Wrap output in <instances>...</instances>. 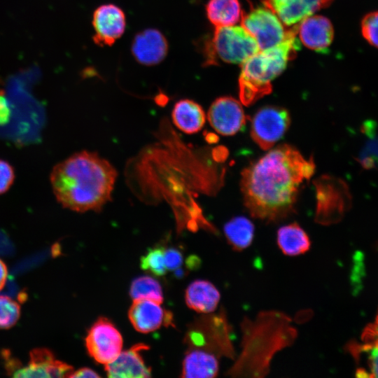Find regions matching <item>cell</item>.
Wrapping results in <instances>:
<instances>
[{"instance_id":"obj_10","label":"cell","mask_w":378,"mask_h":378,"mask_svg":"<svg viewBox=\"0 0 378 378\" xmlns=\"http://www.w3.org/2000/svg\"><path fill=\"white\" fill-rule=\"evenodd\" d=\"M89 355L102 364L113 362L122 351L120 332L107 318L99 317L89 329L85 340Z\"/></svg>"},{"instance_id":"obj_21","label":"cell","mask_w":378,"mask_h":378,"mask_svg":"<svg viewBox=\"0 0 378 378\" xmlns=\"http://www.w3.org/2000/svg\"><path fill=\"white\" fill-rule=\"evenodd\" d=\"M172 118L174 125L188 134L200 132L206 121V114L202 107L188 99L178 100L174 104Z\"/></svg>"},{"instance_id":"obj_1","label":"cell","mask_w":378,"mask_h":378,"mask_svg":"<svg viewBox=\"0 0 378 378\" xmlns=\"http://www.w3.org/2000/svg\"><path fill=\"white\" fill-rule=\"evenodd\" d=\"M311 157L281 144L247 166L241 176L244 203L252 217L277 223L294 209L300 186L314 173Z\"/></svg>"},{"instance_id":"obj_18","label":"cell","mask_w":378,"mask_h":378,"mask_svg":"<svg viewBox=\"0 0 378 378\" xmlns=\"http://www.w3.org/2000/svg\"><path fill=\"white\" fill-rule=\"evenodd\" d=\"M148 349V345L139 343L121 351L113 362L106 364L107 376L113 378L150 377L151 368L146 365L141 356V352Z\"/></svg>"},{"instance_id":"obj_26","label":"cell","mask_w":378,"mask_h":378,"mask_svg":"<svg viewBox=\"0 0 378 378\" xmlns=\"http://www.w3.org/2000/svg\"><path fill=\"white\" fill-rule=\"evenodd\" d=\"M361 131L366 139L358 153L357 161L364 169H378V132L375 122H364Z\"/></svg>"},{"instance_id":"obj_35","label":"cell","mask_w":378,"mask_h":378,"mask_svg":"<svg viewBox=\"0 0 378 378\" xmlns=\"http://www.w3.org/2000/svg\"><path fill=\"white\" fill-rule=\"evenodd\" d=\"M69 377H100V375L90 368H83L74 371Z\"/></svg>"},{"instance_id":"obj_25","label":"cell","mask_w":378,"mask_h":378,"mask_svg":"<svg viewBox=\"0 0 378 378\" xmlns=\"http://www.w3.org/2000/svg\"><path fill=\"white\" fill-rule=\"evenodd\" d=\"M254 231V225L244 216L234 217L224 225L226 240L236 251H241L251 244Z\"/></svg>"},{"instance_id":"obj_3","label":"cell","mask_w":378,"mask_h":378,"mask_svg":"<svg viewBox=\"0 0 378 378\" xmlns=\"http://www.w3.org/2000/svg\"><path fill=\"white\" fill-rule=\"evenodd\" d=\"M241 351L227 370L231 377L262 378L270 371L271 363L280 351L291 346L298 332L287 314L264 310L241 322Z\"/></svg>"},{"instance_id":"obj_29","label":"cell","mask_w":378,"mask_h":378,"mask_svg":"<svg viewBox=\"0 0 378 378\" xmlns=\"http://www.w3.org/2000/svg\"><path fill=\"white\" fill-rule=\"evenodd\" d=\"M20 316V307L8 296L0 295V329L13 326Z\"/></svg>"},{"instance_id":"obj_34","label":"cell","mask_w":378,"mask_h":378,"mask_svg":"<svg viewBox=\"0 0 378 378\" xmlns=\"http://www.w3.org/2000/svg\"><path fill=\"white\" fill-rule=\"evenodd\" d=\"M362 341L365 343L378 342V313L374 323L369 324L362 334Z\"/></svg>"},{"instance_id":"obj_24","label":"cell","mask_w":378,"mask_h":378,"mask_svg":"<svg viewBox=\"0 0 378 378\" xmlns=\"http://www.w3.org/2000/svg\"><path fill=\"white\" fill-rule=\"evenodd\" d=\"M347 349L358 364L357 377H378V342H351Z\"/></svg>"},{"instance_id":"obj_32","label":"cell","mask_w":378,"mask_h":378,"mask_svg":"<svg viewBox=\"0 0 378 378\" xmlns=\"http://www.w3.org/2000/svg\"><path fill=\"white\" fill-rule=\"evenodd\" d=\"M15 178L14 169L7 161L0 159V195L5 193Z\"/></svg>"},{"instance_id":"obj_7","label":"cell","mask_w":378,"mask_h":378,"mask_svg":"<svg viewBox=\"0 0 378 378\" xmlns=\"http://www.w3.org/2000/svg\"><path fill=\"white\" fill-rule=\"evenodd\" d=\"M316 190L315 221L329 225L342 220L352 205L347 183L342 179L324 175L314 181Z\"/></svg>"},{"instance_id":"obj_17","label":"cell","mask_w":378,"mask_h":378,"mask_svg":"<svg viewBox=\"0 0 378 378\" xmlns=\"http://www.w3.org/2000/svg\"><path fill=\"white\" fill-rule=\"evenodd\" d=\"M284 25L293 26L315 12L328 7L333 0H261Z\"/></svg>"},{"instance_id":"obj_33","label":"cell","mask_w":378,"mask_h":378,"mask_svg":"<svg viewBox=\"0 0 378 378\" xmlns=\"http://www.w3.org/2000/svg\"><path fill=\"white\" fill-rule=\"evenodd\" d=\"M11 117L10 104L5 95V92L0 90V126L6 125Z\"/></svg>"},{"instance_id":"obj_15","label":"cell","mask_w":378,"mask_h":378,"mask_svg":"<svg viewBox=\"0 0 378 378\" xmlns=\"http://www.w3.org/2000/svg\"><path fill=\"white\" fill-rule=\"evenodd\" d=\"M168 42L164 35L153 28L137 33L131 44L134 58L145 66H153L162 62L168 53Z\"/></svg>"},{"instance_id":"obj_36","label":"cell","mask_w":378,"mask_h":378,"mask_svg":"<svg viewBox=\"0 0 378 378\" xmlns=\"http://www.w3.org/2000/svg\"><path fill=\"white\" fill-rule=\"evenodd\" d=\"M8 276V270L6 264L0 259V290L4 287Z\"/></svg>"},{"instance_id":"obj_2","label":"cell","mask_w":378,"mask_h":378,"mask_svg":"<svg viewBox=\"0 0 378 378\" xmlns=\"http://www.w3.org/2000/svg\"><path fill=\"white\" fill-rule=\"evenodd\" d=\"M115 167L95 152L82 150L57 164L50 184L57 201L77 212L99 211L111 199Z\"/></svg>"},{"instance_id":"obj_14","label":"cell","mask_w":378,"mask_h":378,"mask_svg":"<svg viewBox=\"0 0 378 378\" xmlns=\"http://www.w3.org/2000/svg\"><path fill=\"white\" fill-rule=\"evenodd\" d=\"M128 317L134 329L142 333L153 332L162 326H174L172 314L150 300H133Z\"/></svg>"},{"instance_id":"obj_28","label":"cell","mask_w":378,"mask_h":378,"mask_svg":"<svg viewBox=\"0 0 378 378\" xmlns=\"http://www.w3.org/2000/svg\"><path fill=\"white\" fill-rule=\"evenodd\" d=\"M164 246L162 244L149 248L146 253L141 257V268L143 270L150 272L155 276H164L167 272L164 263Z\"/></svg>"},{"instance_id":"obj_5","label":"cell","mask_w":378,"mask_h":378,"mask_svg":"<svg viewBox=\"0 0 378 378\" xmlns=\"http://www.w3.org/2000/svg\"><path fill=\"white\" fill-rule=\"evenodd\" d=\"M233 329L221 307L217 313L202 314L190 326L185 337L188 348L209 351L218 358L234 360L237 354L232 342Z\"/></svg>"},{"instance_id":"obj_9","label":"cell","mask_w":378,"mask_h":378,"mask_svg":"<svg viewBox=\"0 0 378 378\" xmlns=\"http://www.w3.org/2000/svg\"><path fill=\"white\" fill-rule=\"evenodd\" d=\"M290 124V114L286 108L265 106L252 118L251 136L261 149L270 150L284 136Z\"/></svg>"},{"instance_id":"obj_16","label":"cell","mask_w":378,"mask_h":378,"mask_svg":"<svg viewBox=\"0 0 378 378\" xmlns=\"http://www.w3.org/2000/svg\"><path fill=\"white\" fill-rule=\"evenodd\" d=\"M296 27L300 41L314 51L325 52L332 42L334 29L330 20L324 16L311 15Z\"/></svg>"},{"instance_id":"obj_4","label":"cell","mask_w":378,"mask_h":378,"mask_svg":"<svg viewBox=\"0 0 378 378\" xmlns=\"http://www.w3.org/2000/svg\"><path fill=\"white\" fill-rule=\"evenodd\" d=\"M300 46L295 27L293 32L281 43L259 50L244 61L239 78L241 102L249 106L270 94L272 90L271 82L284 71Z\"/></svg>"},{"instance_id":"obj_19","label":"cell","mask_w":378,"mask_h":378,"mask_svg":"<svg viewBox=\"0 0 378 378\" xmlns=\"http://www.w3.org/2000/svg\"><path fill=\"white\" fill-rule=\"evenodd\" d=\"M220 299L219 290L207 280H195L186 290L185 300L187 306L198 313L209 314L215 312Z\"/></svg>"},{"instance_id":"obj_22","label":"cell","mask_w":378,"mask_h":378,"mask_svg":"<svg viewBox=\"0 0 378 378\" xmlns=\"http://www.w3.org/2000/svg\"><path fill=\"white\" fill-rule=\"evenodd\" d=\"M276 241L281 252L289 256L304 254L311 247L309 235L297 223L281 227L277 231Z\"/></svg>"},{"instance_id":"obj_6","label":"cell","mask_w":378,"mask_h":378,"mask_svg":"<svg viewBox=\"0 0 378 378\" xmlns=\"http://www.w3.org/2000/svg\"><path fill=\"white\" fill-rule=\"evenodd\" d=\"M260 50L255 38L241 26L216 27L212 37L205 42L206 64H242Z\"/></svg>"},{"instance_id":"obj_12","label":"cell","mask_w":378,"mask_h":378,"mask_svg":"<svg viewBox=\"0 0 378 378\" xmlns=\"http://www.w3.org/2000/svg\"><path fill=\"white\" fill-rule=\"evenodd\" d=\"M207 116L214 130L224 136L237 134L247 120L241 103L228 96L215 99L209 107Z\"/></svg>"},{"instance_id":"obj_8","label":"cell","mask_w":378,"mask_h":378,"mask_svg":"<svg viewBox=\"0 0 378 378\" xmlns=\"http://www.w3.org/2000/svg\"><path fill=\"white\" fill-rule=\"evenodd\" d=\"M240 21L241 26L255 38L260 50L278 46L295 29V26L286 29L277 15L265 6L243 13Z\"/></svg>"},{"instance_id":"obj_20","label":"cell","mask_w":378,"mask_h":378,"mask_svg":"<svg viewBox=\"0 0 378 378\" xmlns=\"http://www.w3.org/2000/svg\"><path fill=\"white\" fill-rule=\"evenodd\" d=\"M219 358L198 348H188L183 361L181 377L212 378L219 372Z\"/></svg>"},{"instance_id":"obj_30","label":"cell","mask_w":378,"mask_h":378,"mask_svg":"<svg viewBox=\"0 0 378 378\" xmlns=\"http://www.w3.org/2000/svg\"><path fill=\"white\" fill-rule=\"evenodd\" d=\"M360 28L363 38L378 48V10L366 14L361 20Z\"/></svg>"},{"instance_id":"obj_11","label":"cell","mask_w":378,"mask_h":378,"mask_svg":"<svg viewBox=\"0 0 378 378\" xmlns=\"http://www.w3.org/2000/svg\"><path fill=\"white\" fill-rule=\"evenodd\" d=\"M6 368L15 377H69L73 367L57 360L46 349H36L30 352V360L26 366H20L14 360H6Z\"/></svg>"},{"instance_id":"obj_27","label":"cell","mask_w":378,"mask_h":378,"mask_svg":"<svg viewBox=\"0 0 378 378\" xmlns=\"http://www.w3.org/2000/svg\"><path fill=\"white\" fill-rule=\"evenodd\" d=\"M130 295L133 300H150L160 304L164 300L161 285L148 276H141L132 281Z\"/></svg>"},{"instance_id":"obj_31","label":"cell","mask_w":378,"mask_h":378,"mask_svg":"<svg viewBox=\"0 0 378 378\" xmlns=\"http://www.w3.org/2000/svg\"><path fill=\"white\" fill-rule=\"evenodd\" d=\"M164 263L167 271L174 272L181 266L184 258L181 251L176 247H165L164 250Z\"/></svg>"},{"instance_id":"obj_13","label":"cell","mask_w":378,"mask_h":378,"mask_svg":"<svg viewBox=\"0 0 378 378\" xmlns=\"http://www.w3.org/2000/svg\"><path fill=\"white\" fill-rule=\"evenodd\" d=\"M92 24L94 42L100 46H111L125 32L126 17L118 6L102 4L94 10Z\"/></svg>"},{"instance_id":"obj_23","label":"cell","mask_w":378,"mask_h":378,"mask_svg":"<svg viewBox=\"0 0 378 378\" xmlns=\"http://www.w3.org/2000/svg\"><path fill=\"white\" fill-rule=\"evenodd\" d=\"M208 20L216 27L232 26L241 20L243 12L239 0H209Z\"/></svg>"}]
</instances>
